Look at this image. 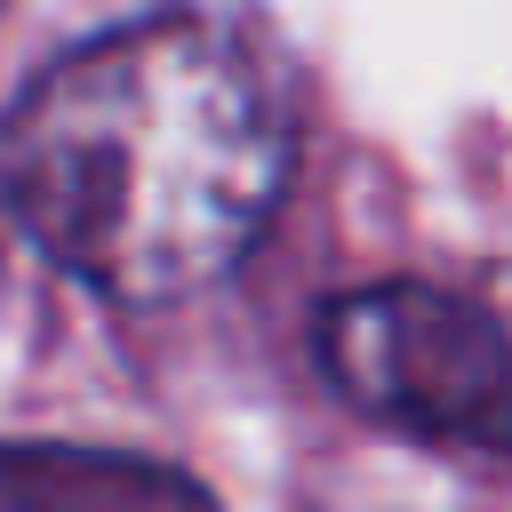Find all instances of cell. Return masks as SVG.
Listing matches in <instances>:
<instances>
[{"mask_svg":"<svg viewBox=\"0 0 512 512\" xmlns=\"http://www.w3.org/2000/svg\"><path fill=\"white\" fill-rule=\"evenodd\" d=\"M288 184V120L256 56L152 16L72 48L0 128L16 224L120 304H176L224 280Z\"/></svg>","mask_w":512,"mask_h":512,"instance_id":"obj_1","label":"cell"},{"mask_svg":"<svg viewBox=\"0 0 512 512\" xmlns=\"http://www.w3.org/2000/svg\"><path fill=\"white\" fill-rule=\"evenodd\" d=\"M312 352L360 416L432 448L512 456V336L488 304L424 280L352 288L312 320Z\"/></svg>","mask_w":512,"mask_h":512,"instance_id":"obj_2","label":"cell"},{"mask_svg":"<svg viewBox=\"0 0 512 512\" xmlns=\"http://www.w3.org/2000/svg\"><path fill=\"white\" fill-rule=\"evenodd\" d=\"M8 512H216L184 472L104 448H0Z\"/></svg>","mask_w":512,"mask_h":512,"instance_id":"obj_3","label":"cell"}]
</instances>
